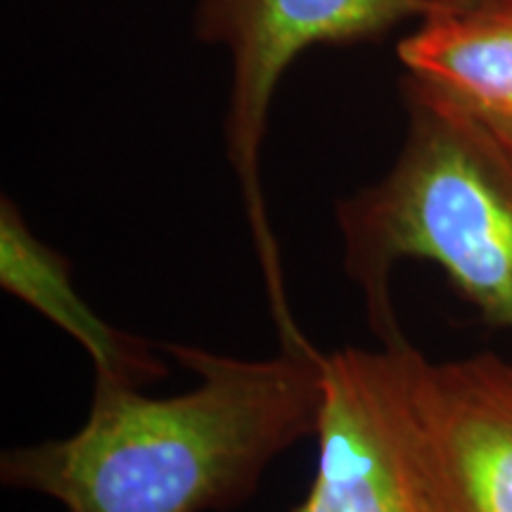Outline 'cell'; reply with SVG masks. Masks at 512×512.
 <instances>
[{
	"instance_id": "2",
	"label": "cell",
	"mask_w": 512,
	"mask_h": 512,
	"mask_svg": "<svg viewBox=\"0 0 512 512\" xmlns=\"http://www.w3.org/2000/svg\"><path fill=\"white\" fill-rule=\"evenodd\" d=\"M406 136L380 181L335 204L344 271L384 347L408 342L392 302L403 259L430 261L489 328L512 335V155L425 83L403 76Z\"/></svg>"
},
{
	"instance_id": "4",
	"label": "cell",
	"mask_w": 512,
	"mask_h": 512,
	"mask_svg": "<svg viewBox=\"0 0 512 512\" xmlns=\"http://www.w3.org/2000/svg\"><path fill=\"white\" fill-rule=\"evenodd\" d=\"M406 460L422 512H512V363L494 354L401 363Z\"/></svg>"
},
{
	"instance_id": "1",
	"label": "cell",
	"mask_w": 512,
	"mask_h": 512,
	"mask_svg": "<svg viewBox=\"0 0 512 512\" xmlns=\"http://www.w3.org/2000/svg\"><path fill=\"white\" fill-rule=\"evenodd\" d=\"M197 375L176 396L95 384L79 432L3 453L0 479L67 512H211L252 498L266 467L316 437L328 356L309 344L249 361L169 344Z\"/></svg>"
},
{
	"instance_id": "7",
	"label": "cell",
	"mask_w": 512,
	"mask_h": 512,
	"mask_svg": "<svg viewBox=\"0 0 512 512\" xmlns=\"http://www.w3.org/2000/svg\"><path fill=\"white\" fill-rule=\"evenodd\" d=\"M0 285L81 344L95 366V384L143 389L166 375L143 339L114 328L88 306L72 283L69 261L31 233L10 197L0 200Z\"/></svg>"
},
{
	"instance_id": "5",
	"label": "cell",
	"mask_w": 512,
	"mask_h": 512,
	"mask_svg": "<svg viewBox=\"0 0 512 512\" xmlns=\"http://www.w3.org/2000/svg\"><path fill=\"white\" fill-rule=\"evenodd\" d=\"M406 347H349L328 356L316 475L292 512H422L403 446Z\"/></svg>"
},
{
	"instance_id": "3",
	"label": "cell",
	"mask_w": 512,
	"mask_h": 512,
	"mask_svg": "<svg viewBox=\"0 0 512 512\" xmlns=\"http://www.w3.org/2000/svg\"><path fill=\"white\" fill-rule=\"evenodd\" d=\"M434 0H195L192 34L221 48L230 64L226 155L240 185L254 254L280 347L309 342L294 320L283 259L261 183V152L271 107L287 69L311 48L380 41L420 22Z\"/></svg>"
},
{
	"instance_id": "6",
	"label": "cell",
	"mask_w": 512,
	"mask_h": 512,
	"mask_svg": "<svg viewBox=\"0 0 512 512\" xmlns=\"http://www.w3.org/2000/svg\"><path fill=\"white\" fill-rule=\"evenodd\" d=\"M396 53L512 155V0H434Z\"/></svg>"
}]
</instances>
